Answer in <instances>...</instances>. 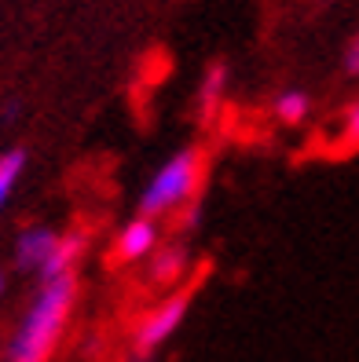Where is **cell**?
I'll list each match as a JSON object with an SVG mask.
<instances>
[{
    "label": "cell",
    "instance_id": "4fadbf2b",
    "mask_svg": "<svg viewBox=\"0 0 359 362\" xmlns=\"http://www.w3.org/2000/svg\"><path fill=\"white\" fill-rule=\"evenodd\" d=\"M0 293H4V271H0Z\"/></svg>",
    "mask_w": 359,
    "mask_h": 362
},
{
    "label": "cell",
    "instance_id": "8fae6325",
    "mask_svg": "<svg viewBox=\"0 0 359 362\" xmlns=\"http://www.w3.org/2000/svg\"><path fill=\"white\" fill-rule=\"evenodd\" d=\"M341 146L345 151H355L359 146V103H352L345 110V121H341Z\"/></svg>",
    "mask_w": 359,
    "mask_h": 362
},
{
    "label": "cell",
    "instance_id": "3957f363",
    "mask_svg": "<svg viewBox=\"0 0 359 362\" xmlns=\"http://www.w3.org/2000/svg\"><path fill=\"white\" fill-rule=\"evenodd\" d=\"M187 311H191V289H180V293H173V296H165L158 308H151V311L139 318V326H136L132 355H139V358H154V351H158L165 340L183 326Z\"/></svg>",
    "mask_w": 359,
    "mask_h": 362
},
{
    "label": "cell",
    "instance_id": "30bf717a",
    "mask_svg": "<svg viewBox=\"0 0 359 362\" xmlns=\"http://www.w3.org/2000/svg\"><path fill=\"white\" fill-rule=\"evenodd\" d=\"M23 168H26V151H18V146H15V151L0 154V209L8 205L15 183L23 180Z\"/></svg>",
    "mask_w": 359,
    "mask_h": 362
},
{
    "label": "cell",
    "instance_id": "52a82bcc",
    "mask_svg": "<svg viewBox=\"0 0 359 362\" xmlns=\"http://www.w3.org/2000/svg\"><path fill=\"white\" fill-rule=\"evenodd\" d=\"M151 257H154V260H151V279H154V282H161V286L176 282L180 274H183V267H187V252H183L180 245L154 249Z\"/></svg>",
    "mask_w": 359,
    "mask_h": 362
},
{
    "label": "cell",
    "instance_id": "5bb4252c",
    "mask_svg": "<svg viewBox=\"0 0 359 362\" xmlns=\"http://www.w3.org/2000/svg\"><path fill=\"white\" fill-rule=\"evenodd\" d=\"M132 362H151V358H139V355H132Z\"/></svg>",
    "mask_w": 359,
    "mask_h": 362
},
{
    "label": "cell",
    "instance_id": "7a4b0ae2",
    "mask_svg": "<svg viewBox=\"0 0 359 362\" xmlns=\"http://www.w3.org/2000/svg\"><path fill=\"white\" fill-rule=\"evenodd\" d=\"M202 183V154L195 151H180L176 158H169L158 173L151 176V183L139 194V216H169V212H183L187 202L195 198V190Z\"/></svg>",
    "mask_w": 359,
    "mask_h": 362
},
{
    "label": "cell",
    "instance_id": "6da1fadb",
    "mask_svg": "<svg viewBox=\"0 0 359 362\" xmlns=\"http://www.w3.org/2000/svg\"><path fill=\"white\" fill-rule=\"evenodd\" d=\"M74 300H77L74 271L40 282L37 296L30 300V308L23 315V322H18V329L8 340L4 358L8 362H48L55 344H59V337H62V329H67V322H70Z\"/></svg>",
    "mask_w": 359,
    "mask_h": 362
},
{
    "label": "cell",
    "instance_id": "8992f818",
    "mask_svg": "<svg viewBox=\"0 0 359 362\" xmlns=\"http://www.w3.org/2000/svg\"><path fill=\"white\" fill-rule=\"evenodd\" d=\"M81 249H84L81 234H59V245H55V252L48 257V264L37 271V279L48 282V279H59V274H70L77 267V260H81Z\"/></svg>",
    "mask_w": 359,
    "mask_h": 362
},
{
    "label": "cell",
    "instance_id": "277c9868",
    "mask_svg": "<svg viewBox=\"0 0 359 362\" xmlns=\"http://www.w3.org/2000/svg\"><path fill=\"white\" fill-rule=\"evenodd\" d=\"M154 249H158V220L136 216V220H129V223L118 230L114 260L118 264H136V260H147Z\"/></svg>",
    "mask_w": 359,
    "mask_h": 362
},
{
    "label": "cell",
    "instance_id": "9c48e42d",
    "mask_svg": "<svg viewBox=\"0 0 359 362\" xmlns=\"http://www.w3.org/2000/svg\"><path fill=\"white\" fill-rule=\"evenodd\" d=\"M308 110H312V99H308V92H301V88H286V92H279V99H275V117H279L283 124H301V121L308 117Z\"/></svg>",
    "mask_w": 359,
    "mask_h": 362
},
{
    "label": "cell",
    "instance_id": "ba28073f",
    "mask_svg": "<svg viewBox=\"0 0 359 362\" xmlns=\"http://www.w3.org/2000/svg\"><path fill=\"white\" fill-rule=\"evenodd\" d=\"M224 88H227V66H224V62H217V66H209V70H205L202 88H198V110H202L205 117L217 110V103H220Z\"/></svg>",
    "mask_w": 359,
    "mask_h": 362
},
{
    "label": "cell",
    "instance_id": "5b68a950",
    "mask_svg": "<svg viewBox=\"0 0 359 362\" xmlns=\"http://www.w3.org/2000/svg\"><path fill=\"white\" fill-rule=\"evenodd\" d=\"M59 245V234L52 227H26L15 242V267L18 271H40Z\"/></svg>",
    "mask_w": 359,
    "mask_h": 362
},
{
    "label": "cell",
    "instance_id": "7c38bea8",
    "mask_svg": "<svg viewBox=\"0 0 359 362\" xmlns=\"http://www.w3.org/2000/svg\"><path fill=\"white\" fill-rule=\"evenodd\" d=\"M345 74L348 77H359V33L352 37V45L345 48Z\"/></svg>",
    "mask_w": 359,
    "mask_h": 362
}]
</instances>
